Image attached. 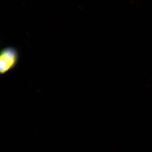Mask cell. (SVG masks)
Returning <instances> with one entry per match:
<instances>
[{"instance_id": "obj_1", "label": "cell", "mask_w": 152, "mask_h": 152, "mask_svg": "<svg viewBox=\"0 0 152 152\" xmlns=\"http://www.w3.org/2000/svg\"><path fill=\"white\" fill-rule=\"evenodd\" d=\"M19 60L18 51L14 47H9L3 49L0 55V73L5 75L14 69Z\"/></svg>"}]
</instances>
